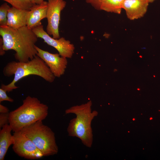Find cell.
<instances>
[{"instance_id":"cell-1","label":"cell","mask_w":160,"mask_h":160,"mask_svg":"<svg viewBox=\"0 0 160 160\" xmlns=\"http://www.w3.org/2000/svg\"><path fill=\"white\" fill-rule=\"evenodd\" d=\"M0 35L3 39V49L15 51L14 57L17 61L27 62L36 55L35 46L38 38L26 26L16 29L7 25L0 26Z\"/></svg>"},{"instance_id":"cell-2","label":"cell","mask_w":160,"mask_h":160,"mask_svg":"<svg viewBox=\"0 0 160 160\" xmlns=\"http://www.w3.org/2000/svg\"><path fill=\"white\" fill-rule=\"evenodd\" d=\"M4 75L10 77L14 75L13 80L7 85L2 84L1 88L10 92L18 87L16 83L22 79L30 75H35L46 81L53 82L55 77L44 61L37 55L27 62L12 61L7 63L3 71Z\"/></svg>"},{"instance_id":"cell-3","label":"cell","mask_w":160,"mask_h":160,"mask_svg":"<svg viewBox=\"0 0 160 160\" xmlns=\"http://www.w3.org/2000/svg\"><path fill=\"white\" fill-rule=\"evenodd\" d=\"M92 103L89 100L86 103L71 106L66 109V114H74L76 117L69 122L67 131L69 136L79 138L83 144L91 148L93 141L91 127L93 120L98 114V112L92 111Z\"/></svg>"},{"instance_id":"cell-4","label":"cell","mask_w":160,"mask_h":160,"mask_svg":"<svg viewBox=\"0 0 160 160\" xmlns=\"http://www.w3.org/2000/svg\"><path fill=\"white\" fill-rule=\"evenodd\" d=\"M48 108L38 98L27 96L21 106L9 112V124L12 131H20L25 127L44 120L48 116Z\"/></svg>"},{"instance_id":"cell-5","label":"cell","mask_w":160,"mask_h":160,"mask_svg":"<svg viewBox=\"0 0 160 160\" xmlns=\"http://www.w3.org/2000/svg\"><path fill=\"white\" fill-rule=\"evenodd\" d=\"M20 132L29 138L44 156H53L58 152L54 133L42 121L24 127Z\"/></svg>"},{"instance_id":"cell-6","label":"cell","mask_w":160,"mask_h":160,"mask_svg":"<svg viewBox=\"0 0 160 160\" xmlns=\"http://www.w3.org/2000/svg\"><path fill=\"white\" fill-rule=\"evenodd\" d=\"M12 149L19 156L28 159H39L44 156L41 151L28 137L20 132H14Z\"/></svg>"},{"instance_id":"cell-7","label":"cell","mask_w":160,"mask_h":160,"mask_svg":"<svg viewBox=\"0 0 160 160\" xmlns=\"http://www.w3.org/2000/svg\"><path fill=\"white\" fill-rule=\"evenodd\" d=\"M32 30L38 38L42 39L44 42L56 49L60 55L66 58H71L74 53V45L68 40L62 37L58 39L51 37L44 29L42 25H38Z\"/></svg>"},{"instance_id":"cell-8","label":"cell","mask_w":160,"mask_h":160,"mask_svg":"<svg viewBox=\"0 0 160 160\" xmlns=\"http://www.w3.org/2000/svg\"><path fill=\"white\" fill-rule=\"evenodd\" d=\"M46 18L47 25V33L55 39L60 38L59 31L61 11L65 7L66 3L64 0H48Z\"/></svg>"},{"instance_id":"cell-9","label":"cell","mask_w":160,"mask_h":160,"mask_svg":"<svg viewBox=\"0 0 160 160\" xmlns=\"http://www.w3.org/2000/svg\"><path fill=\"white\" fill-rule=\"evenodd\" d=\"M35 47L37 52L36 55L44 61L55 77H60L64 74L68 64L67 58L59 53L43 50L36 45Z\"/></svg>"},{"instance_id":"cell-10","label":"cell","mask_w":160,"mask_h":160,"mask_svg":"<svg viewBox=\"0 0 160 160\" xmlns=\"http://www.w3.org/2000/svg\"><path fill=\"white\" fill-rule=\"evenodd\" d=\"M149 3L147 0H124L122 8L130 20L143 17L146 13Z\"/></svg>"},{"instance_id":"cell-11","label":"cell","mask_w":160,"mask_h":160,"mask_svg":"<svg viewBox=\"0 0 160 160\" xmlns=\"http://www.w3.org/2000/svg\"><path fill=\"white\" fill-rule=\"evenodd\" d=\"M48 2L44 1L40 4H36L27 13L26 26L29 28L42 24L41 21L46 18Z\"/></svg>"},{"instance_id":"cell-12","label":"cell","mask_w":160,"mask_h":160,"mask_svg":"<svg viewBox=\"0 0 160 160\" xmlns=\"http://www.w3.org/2000/svg\"><path fill=\"white\" fill-rule=\"evenodd\" d=\"M28 11L10 7L8 10L7 26L15 29L26 26V16Z\"/></svg>"},{"instance_id":"cell-13","label":"cell","mask_w":160,"mask_h":160,"mask_svg":"<svg viewBox=\"0 0 160 160\" xmlns=\"http://www.w3.org/2000/svg\"><path fill=\"white\" fill-rule=\"evenodd\" d=\"M12 129L9 124L4 125L0 131V160H4L9 147L14 142Z\"/></svg>"},{"instance_id":"cell-14","label":"cell","mask_w":160,"mask_h":160,"mask_svg":"<svg viewBox=\"0 0 160 160\" xmlns=\"http://www.w3.org/2000/svg\"><path fill=\"white\" fill-rule=\"evenodd\" d=\"M124 0H97L98 10L117 14L121 13Z\"/></svg>"},{"instance_id":"cell-15","label":"cell","mask_w":160,"mask_h":160,"mask_svg":"<svg viewBox=\"0 0 160 160\" xmlns=\"http://www.w3.org/2000/svg\"><path fill=\"white\" fill-rule=\"evenodd\" d=\"M10 4L16 8L30 10L36 4L33 0H2Z\"/></svg>"},{"instance_id":"cell-16","label":"cell","mask_w":160,"mask_h":160,"mask_svg":"<svg viewBox=\"0 0 160 160\" xmlns=\"http://www.w3.org/2000/svg\"><path fill=\"white\" fill-rule=\"evenodd\" d=\"M10 7L7 3H4L0 6V26L7 25L8 10Z\"/></svg>"},{"instance_id":"cell-17","label":"cell","mask_w":160,"mask_h":160,"mask_svg":"<svg viewBox=\"0 0 160 160\" xmlns=\"http://www.w3.org/2000/svg\"><path fill=\"white\" fill-rule=\"evenodd\" d=\"M9 112L0 113V128H1L4 125L9 124Z\"/></svg>"},{"instance_id":"cell-18","label":"cell","mask_w":160,"mask_h":160,"mask_svg":"<svg viewBox=\"0 0 160 160\" xmlns=\"http://www.w3.org/2000/svg\"><path fill=\"white\" fill-rule=\"evenodd\" d=\"M7 92L1 88H0V103L4 101H7L10 102H13V99L8 97Z\"/></svg>"},{"instance_id":"cell-19","label":"cell","mask_w":160,"mask_h":160,"mask_svg":"<svg viewBox=\"0 0 160 160\" xmlns=\"http://www.w3.org/2000/svg\"><path fill=\"white\" fill-rule=\"evenodd\" d=\"M87 3L91 4L95 8L98 9L97 0H86Z\"/></svg>"},{"instance_id":"cell-20","label":"cell","mask_w":160,"mask_h":160,"mask_svg":"<svg viewBox=\"0 0 160 160\" xmlns=\"http://www.w3.org/2000/svg\"><path fill=\"white\" fill-rule=\"evenodd\" d=\"M9 112L8 108L0 104V113H5Z\"/></svg>"},{"instance_id":"cell-21","label":"cell","mask_w":160,"mask_h":160,"mask_svg":"<svg viewBox=\"0 0 160 160\" xmlns=\"http://www.w3.org/2000/svg\"><path fill=\"white\" fill-rule=\"evenodd\" d=\"M3 41L2 38H0V55L3 56L5 54V51L3 49Z\"/></svg>"},{"instance_id":"cell-22","label":"cell","mask_w":160,"mask_h":160,"mask_svg":"<svg viewBox=\"0 0 160 160\" xmlns=\"http://www.w3.org/2000/svg\"><path fill=\"white\" fill-rule=\"evenodd\" d=\"M33 1L36 4H40L44 1V0H33Z\"/></svg>"},{"instance_id":"cell-23","label":"cell","mask_w":160,"mask_h":160,"mask_svg":"<svg viewBox=\"0 0 160 160\" xmlns=\"http://www.w3.org/2000/svg\"><path fill=\"white\" fill-rule=\"evenodd\" d=\"M149 3H152L156 0H147Z\"/></svg>"},{"instance_id":"cell-24","label":"cell","mask_w":160,"mask_h":160,"mask_svg":"<svg viewBox=\"0 0 160 160\" xmlns=\"http://www.w3.org/2000/svg\"><path fill=\"white\" fill-rule=\"evenodd\" d=\"M132 120H133V121H134V120H135V118H133V119H132Z\"/></svg>"},{"instance_id":"cell-25","label":"cell","mask_w":160,"mask_h":160,"mask_svg":"<svg viewBox=\"0 0 160 160\" xmlns=\"http://www.w3.org/2000/svg\"><path fill=\"white\" fill-rule=\"evenodd\" d=\"M152 119V117L150 118V120H151Z\"/></svg>"},{"instance_id":"cell-26","label":"cell","mask_w":160,"mask_h":160,"mask_svg":"<svg viewBox=\"0 0 160 160\" xmlns=\"http://www.w3.org/2000/svg\"><path fill=\"white\" fill-rule=\"evenodd\" d=\"M137 89L138 90H140V89Z\"/></svg>"},{"instance_id":"cell-27","label":"cell","mask_w":160,"mask_h":160,"mask_svg":"<svg viewBox=\"0 0 160 160\" xmlns=\"http://www.w3.org/2000/svg\"><path fill=\"white\" fill-rule=\"evenodd\" d=\"M128 132H129V131H128Z\"/></svg>"}]
</instances>
